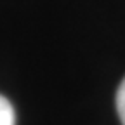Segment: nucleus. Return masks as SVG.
Here are the masks:
<instances>
[{
  "label": "nucleus",
  "instance_id": "obj_1",
  "mask_svg": "<svg viewBox=\"0 0 125 125\" xmlns=\"http://www.w3.org/2000/svg\"><path fill=\"white\" fill-rule=\"evenodd\" d=\"M0 125H16L14 108L4 96H0Z\"/></svg>",
  "mask_w": 125,
  "mask_h": 125
},
{
  "label": "nucleus",
  "instance_id": "obj_2",
  "mask_svg": "<svg viewBox=\"0 0 125 125\" xmlns=\"http://www.w3.org/2000/svg\"><path fill=\"white\" fill-rule=\"evenodd\" d=\"M116 111H118V116H120L122 123L125 125V78L122 80V83L118 87V92H116Z\"/></svg>",
  "mask_w": 125,
  "mask_h": 125
}]
</instances>
